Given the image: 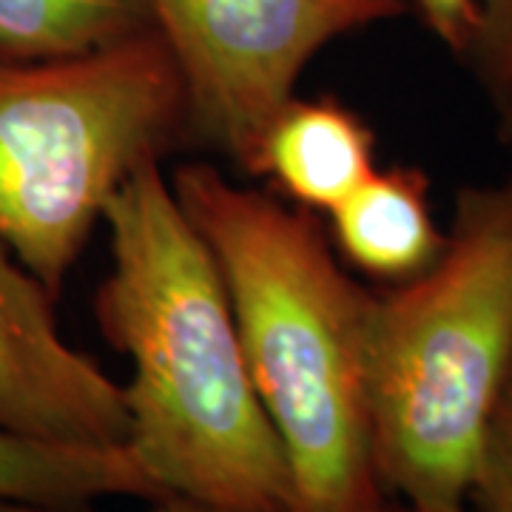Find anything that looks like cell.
<instances>
[{
  "mask_svg": "<svg viewBox=\"0 0 512 512\" xmlns=\"http://www.w3.org/2000/svg\"><path fill=\"white\" fill-rule=\"evenodd\" d=\"M111 274L97 319L131 359L128 447L168 498L202 512H291L282 441L256 396L220 265L143 163L103 208Z\"/></svg>",
  "mask_w": 512,
  "mask_h": 512,
  "instance_id": "6da1fadb",
  "label": "cell"
},
{
  "mask_svg": "<svg viewBox=\"0 0 512 512\" xmlns=\"http://www.w3.org/2000/svg\"><path fill=\"white\" fill-rule=\"evenodd\" d=\"M171 188L220 265L245 365L285 450L291 512H379L362 365L367 293L339 271L308 214L202 163L180 168Z\"/></svg>",
  "mask_w": 512,
  "mask_h": 512,
  "instance_id": "7a4b0ae2",
  "label": "cell"
},
{
  "mask_svg": "<svg viewBox=\"0 0 512 512\" xmlns=\"http://www.w3.org/2000/svg\"><path fill=\"white\" fill-rule=\"evenodd\" d=\"M362 365L376 478L410 512H467L512 376V185L464 191L439 259L367 296Z\"/></svg>",
  "mask_w": 512,
  "mask_h": 512,
  "instance_id": "3957f363",
  "label": "cell"
},
{
  "mask_svg": "<svg viewBox=\"0 0 512 512\" xmlns=\"http://www.w3.org/2000/svg\"><path fill=\"white\" fill-rule=\"evenodd\" d=\"M188 120L165 40L57 60L0 57V242L49 296L111 194Z\"/></svg>",
  "mask_w": 512,
  "mask_h": 512,
  "instance_id": "277c9868",
  "label": "cell"
},
{
  "mask_svg": "<svg viewBox=\"0 0 512 512\" xmlns=\"http://www.w3.org/2000/svg\"><path fill=\"white\" fill-rule=\"evenodd\" d=\"M185 86L188 123L256 174L262 140L330 40L404 12V0H148Z\"/></svg>",
  "mask_w": 512,
  "mask_h": 512,
  "instance_id": "5b68a950",
  "label": "cell"
},
{
  "mask_svg": "<svg viewBox=\"0 0 512 512\" xmlns=\"http://www.w3.org/2000/svg\"><path fill=\"white\" fill-rule=\"evenodd\" d=\"M0 427L69 444H128L126 393L60 336L52 296L0 242Z\"/></svg>",
  "mask_w": 512,
  "mask_h": 512,
  "instance_id": "8992f818",
  "label": "cell"
},
{
  "mask_svg": "<svg viewBox=\"0 0 512 512\" xmlns=\"http://www.w3.org/2000/svg\"><path fill=\"white\" fill-rule=\"evenodd\" d=\"M256 174L305 208L333 211L373 174V134L336 100H291L262 140Z\"/></svg>",
  "mask_w": 512,
  "mask_h": 512,
  "instance_id": "52a82bcc",
  "label": "cell"
},
{
  "mask_svg": "<svg viewBox=\"0 0 512 512\" xmlns=\"http://www.w3.org/2000/svg\"><path fill=\"white\" fill-rule=\"evenodd\" d=\"M109 495L168 501L128 444H69L0 427V501L83 510Z\"/></svg>",
  "mask_w": 512,
  "mask_h": 512,
  "instance_id": "ba28073f",
  "label": "cell"
},
{
  "mask_svg": "<svg viewBox=\"0 0 512 512\" xmlns=\"http://www.w3.org/2000/svg\"><path fill=\"white\" fill-rule=\"evenodd\" d=\"M330 214L342 254L367 274H421L444 248L430 217L427 183L413 168L373 171Z\"/></svg>",
  "mask_w": 512,
  "mask_h": 512,
  "instance_id": "9c48e42d",
  "label": "cell"
},
{
  "mask_svg": "<svg viewBox=\"0 0 512 512\" xmlns=\"http://www.w3.org/2000/svg\"><path fill=\"white\" fill-rule=\"evenodd\" d=\"M154 32L148 0H0V57L57 60Z\"/></svg>",
  "mask_w": 512,
  "mask_h": 512,
  "instance_id": "30bf717a",
  "label": "cell"
},
{
  "mask_svg": "<svg viewBox=\"0 0 512 512\" xmlns=\"http://www.w3.org/2000/svg\"><path fill=\"white\" fill-rule=\"evenodd\" d=\"M470 498L481 512H512V376L490 421Z\"/></svg>",
  "mask_w": 512,
  "mask_h": 512,
  "instance_id": "8fae6325",
  "label": "cell"
},
{
  "mask_svg": "<svg viewBox=\"0 0 512 512\" xmlns=\"http://www.w3.org/2000/svg\"><path fill=\"white\" fill-rule=\"evenodd\" d=\"M470 49L490 89L512 97V0H481Z\"/></svg>",
  "mask_w": 512,
  "mask_h": 512,
  "instance_id": "7c38bea8",
  "label": "cell"
},
{
  "mask_svg": "<svg viewBox=\"0 0 512 512\" xmlns=\"http://www.w3.org/2000/svg\"><path fill=\"white\" fill-rule=\"evenodd\" d=\"M427 26L453 49H470L478 23V0H416Z\"/></svg>",
  "mask_w": 512,
  "mask_h": 512,
  "instance_id": "4fadbf2b",
  "label": "cell"
},
{
  "mask_svg": "<svg viewBox=\"0 0 512 512\" xmlns=\"http://www.w3.org/2000/svg\"><path fill=\"white\" fill-rule=\"evenodd\" d=\"M0 512H83V510H57V507H35V504H9V501H0ZM154 512H202L191 504H185L180 498H168L160 501V507Z\"/></svg>",
  "mask_w": 512,
  "mask_h": 512,
  "instance_id": "5bb4252c",
  "label": "cell"
},
{
  "mask_svg": "<svg viewBox=\"0 0 512 512\" xmlns=\"http://www.w3.org/2000/svg\"><path fill=\"white\" fill-rule=\"evenodd\" d=\"M507 117H510V126H512V97H510V111H507Z\"/></svg>",
  "mask_w": 512,
  "mask_h": 512,
  "instance_id": "9a60e30c",
  "label": "cell"
},
{
  "mask_svg": "<svg viewBox=\"0 0 512 512\" xmlns=\"http://www.w3.org/2000/svg\"><path fill=\"white\" fill-rule=\"evenodd\" d=\"M379 512H382V510H379Z\"/></svg>",
  "mask_w": 512,
  "mask_h": 512,
  "instance_id": "2e32d148",
  "label": "cell"
}]
</instances>
